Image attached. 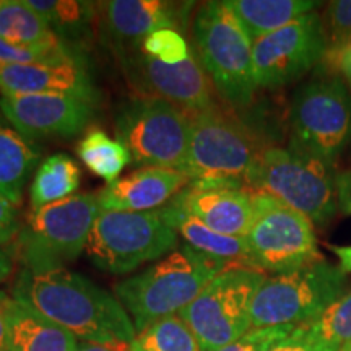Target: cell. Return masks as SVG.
Wrapping results in <instances>:
<instances>
[{
	"label": "cell",
	"mask_w": 351,
	"mask_h": 351,
	"mask_svg": "<svg viewBox=\"0 0 351 351\" xmlns=\"http://www.w3.org/2000/svg\"><path fill=\"white\" fill-rule=\"evenodd\" d=\"M189 3L163 0H112L104 3V26L112 44L130 49L158 29H178L187 21Z\"/></svg>",
	"instance_id": "18"
},
{
	"label": "cell",
	"mask_w": 351,
	"mask_h": 351,
	"mask_svg": "<svg viewBox=\"0 0 351 351\" xmlns=\"http://www.w3.org/2000/svg\"><path fill=\"white\" fill-rule=\"evenodd\" d=\"M0 38L21 47H59L62 44L25 0H0Z\"/></svg>",
	"instance_id": "25"
},
{
	"label": "cell",
	"mask_w": 351,
	"mask_h": 351,
	"mask_svg": "<svg viewBox=\"0 0 351 351\" xmlns=\"http://www.w3.org/2000/svg\"><path fill=\"white\" fill-rule=\"evenodd\" d=\"M80 187V169L65 153H56L38 166L29 187L32 210L46 207L75 195Z\"/></svg>",
	"instance_id": "24"
},
{
	"label": "cell",
	"mask_w": 351,
	"mask_h": 351,
	"mask_svg": "<svg viewBox=\"0 0 351 351\" xmlns=\"http://www.w3.org/2000/svg\"><path fill=\"white\" fill-rule=\"evenodd\" d=\"M39 158L38 148L13 129L0 112V194L15 207L21 204L23 189Z\"/></svg>",
	"instance_id": "22"
},
{
	"label": "cell",
	"mask_w": 351,
	"mask_h": 351,
	"mask_svg": "<svg viewBox=\"0 0 351 351\" xmlns=\"http://www.w3.org/2000/svg\"><path fill=\"white\" fill-rule=\"evenodd\" d=\"M346 274L326 258L267 276L254 298L252 328L304 326L314 322L345 295Z\"/></svg>",
	"instance_id": "6"
},
{
	"label": "cell",
	"mask_w": 351,
	"mask_h": 351,
	"mask_svg": "<svg viewBox=\"0 0 351 351\" xmlns=\"http://www.w3.org/2000/svg\"><path fill=\"white\" fill-rule=\"evenodd\" d=\"M13 271V257L12 254L0 247V283L5 282Z\"/></svg>",
	"instance_id": "39"
},
{
	"label": "cell",
	"mask_w": 351,
	"mask_h": 351,
	"mask_svg": "<svg viewBox=\"0 0 351 351\" xmlns=\"http://www.w3.org/2000/svg\"><path fill=\"white\" fill-rule=\"evenodd\" d=\"M138 46L143 54L168 65L182 62L194 52L178 29H158L148 34L142 43H138Z\"/></svg>",
	"instance_id": "30"
},
{
	"label": "cell",
	"mask_w": 351,
	"mask_h": 351,
	"mask_svg": "<svg viewBox=\"0 0 351 351\" xmlns=\"http://www.w3.org/2000/svg\"><path fill=\"white\" fill-rule=\"evenodd\" d=\"M298 326H278V327H263L251 328L239 340L226 345L218 351H267L271 346L288 339Z\"/></svg>",
	"instance_id": "32"
},
{
	"label": "cell",
	"mask_w": 351,
	"mask_h": 351,
	"mask_svg": "<svg viewBox=\"0 0 351 351\" xmlns=\"http://www.w3.org/2000/svg\"><path fill=\"white\" fill-rule=\"evenodd\" d=\"M101 213L98 195L75 194L32 210L16 236V256L23 269H64L86 249L95 219Z\"/></svg>",
	"instance_id": "7"
},
{
	"label": "cell",
	"mask_w": 351,
	"mask_h": 351,
	"mask_svg": "<svg viewBox=\"0 0 351 351\" xmlns=\"http://www.w3.org/2000/svg\"><path fill=\"white\" fill-rule=\"evenodd\" d=\"M117 140L143 168L182 171L191 138V114L161 98L138 96L116 119Z\"/></svg>",
	"instance_id": "11"
},
{
	"label": "cell",
	"mask_w": 351,
	"mask_h": 351,
	"mask_svg": "<svg viewBox=\"0 0 351 351\" xmlns=\"http://www.w3.org/2000/svg\"><path fill=\"white\" fill-rule=\"evenodd\" d=\"M327 33L317 12L306 13L252 44L257 88L276 90L296 82L324 59Z\"/></svg>",
	"instance_id": "13"
},
{
	"label": "cell",
	"mask_w": 351,
	"mask_h": 351,
	"mask_svg": "<svg viewBox=\"0 0 351 351\" xmlns=\"http://www.w3.org/2000/svg\"><path fill=\"white\" fill-rule=\"evenodd\" d=\"M247 186L274 195L317 225H326L340 210L332 166L291 147L262 150Z\"/></svg>",
	"instance_id": "5"
},
{
	"label": "cell",
	"mask_w": 351,
	"mask_h": 351,
	"mask_svg": "<svg viewBox=\"0 0 351 351\" xmlns=\"http://www.w3.org/2000/svg\"><path fill=\"white\" fill-rule=\"evenodd\" d=\"M77 152L83 165L108 184L119 179L122 171L130 163V153L124 145L99 129L88 130L78 143Z\"/></svg>",
	"instance_id": "26"
},
{
	"label": "cell",
	"mask_w": 351,
	"mask_h": 351,
	"mask_svg": "<svg viewBox=\"0 0 351 351\" xmlns=\"http://www.w3.org/2000/svg\"><path fill=\"white\" fill-rule=\"evenodd\" d=\"M26 5L32 7L47 26L57 33H65L73 36L86 28L91 20V3L72 2V0H25Z\"/></svg>",
	"instance_id": "29"
},
{
	"label": "cell",
	"mask_w": 351,
	"mask_h": 351,
	"mask_svg": "<svg viewBox=\"0 0 351 351\" xmlns=\"http://www.w3.org/2000/svg\"><path fill=\"white\" fill-rule=\"evenodd\" d=\"M333 62H335L337 69L340 70V73L343 75L346 83L350 85L351 91V43L346 44V46L341 47L339 51L330 52Z\"/></svg>",
	"instance_id": "37"
},
{
	"label": "cell",
	"mask_w": 351,
	"mask_h": 351,
	"mask_svg": "<svg viewBox=\"0 0 351 351\" xmlns=\"http://www.w3.org/2000/svg\"><path fill=\"white\" fill-rule=\"evenodd\" d=\"M252 44L267 34L314 12L320 2L313 0H226Z\"/></svg>",
	"instance_id": "23"
},
{
	"label": "cell",
	"mask_w": 351,
	"mask_h": 351,
	"mask_svg": "<svg viewBox=\"0 0 351 351\" xmlns=\"http://www.w3.org/2000/svg\"><path fill=\"white\" fill-rule=\"evenodd\" d=\"M289 147L328 166L351 145V91L340 77L314 78L296 90L289 108Z\"/></svg>",
	"instance_id": "8"
},
{
	"label": "cell",
	"mask_w": 351,
	"mask_h": 351,
	"mask_svg": "<svg viewBox=\"0 0 351 351\" xmlns=\"http://www.w3.org/2000/svg\"><path fill=\"white\" fill-rule=\"evenodd\" d=\"M340 351H351V343H348V345H345L343 348H341Z\"/></svg>",
	"instance_id": "42"
},
{
	"label": "cell",
	"mask_w": 351,
	"mask_h": 351,
	"mask_svg": "<svg viewBox=\"0 0 351 351\" xmlns=\"http://www.w3.org/2000/svg\"><path fill=\"white\" fill-rule=\"evenodd\" d=\"M12 298L85 341L127 345L137 335L116 296L65 267L46 271L21 269Z\"/></svg>",
	"instance_id": "1"
},
{
	"label": "cell",
	"mask_w": 351,
	"mask_h": 351,
	"mask_svg": "<svg viewBox=\"0 0 351 351\" xmlns=\"http://www.w3.org/2000/svg\"><path fill=\"white\" fill-rule=\"evenodd\" d=\"M178 247V232L158 210L101 212L86 243V256L99 270L125 275Z\"/></svg>",
	"instance_id": "10"
},
{
	"label": "cell",
	"mask_w": 351,
	"mask_h": 351,
	"mask_svg": "<svg viewBox=\"0 0 351 351\" xmlns=\"http://www.w3.org/2000/svg\"><path fill=\"white\" fill-rule=\"evenodd\" d=\"M261 152L251 132L213 103L191 112V138L182 173L191 184L244 187Z\"/></svg>",
	"instance_id": "3"
},
{
	"label": "cell",
	"mask_w": 351,
	"mask_h": 351,
	"mask_svg": "<svg viewBox=\"0 0 351 351\" xmlns=\"http://www.w3.org/2000/svg\"><path fill=\"white\" fill-rule=\"evenodd\" d=\"M127 351H200L199 341L179 314L160 319L137 332Z\"/></svg>",
	"instance_id": "27"
},
{
	"label": "cell",
	"mask_w": 351,
	"mask_h": 351,
	"mask_svg": "<svg viewBox=\"0 0 351 351\" xmlns=\"http://www.w3.org/2000/svg\"><path fill=\"white\" fill-rule=\"evenodd\" d=\"M330 249L339 257L340 269L345 274H351V245H330Z\"/></svg>",
	"instance_id": "38"
},
{
	"label": "cell",
	"mask_w": 351,
	"mask_h": 351,
	"mask_svg": "<svg viewBox=\"0 0 351 351\" xmlns=\"http://www.w3.org/2000/svg\"><path fill=\"white\" fill-rule=\"evenodd\" d=\"M267 275L249 267L223 270L182 309L200 351H218L251 330V309Z\"/></svg>",
	"instance_id": "9"
},
{
	"label": "cell",
	"mask_w": 351,
	"mask_h": 351,
	"mask_svg": "<svg viewBox=\"0 0 351 351\" xmlns=\"http://www.w3.org/2000/svg\"><path fill=\"white\" fill-rule=\"evenodd\" d=\"M0 351H10L8 348V328L2 309H0Z\"/></svg>",
	"instance_id": "41"
},
{
	"label": "cell",
	"mask_w": 351,
	"mask_h": 351,
	"mask_svg": "<svg viewBox=\"0 0 351 351\" xmlns=\"http://www.w3.org/2000/svg\"><path fill=\"white\" fill-rule=\"evenodd\" d=\"M306 339L327 351H340L351 343V291L345 293L319 315L302 326Z\"/></svg>",
	"instance_id": "28"
},
{
	"label": "cell",
	"mask_w": 351,
	"mask_h": 351,
	"mask_svg": "<svg viewBox=\"0 0 351 351\" xmlns=\"http://www.w3.org/2000/svg\"><path fill=\"white\" fill-rule=\"evenodd\" d=\"M21 230L19 210L0 194V247L16 239Z\"/></svg>",
	"instance_id": "34"
},
{
	"label": "cell",
	"mask_w": 351,
	"mask_h": 351,
	"mask_svg": "<svg viewBox=\"0 0 351 351\" xmlns=\"http://www.w3.org/2000/svg\"><path fill=\"white\" fill-rule=\"evenodd\" d=\"M125 75L140 96L161 98L176 104L189 114L212 106L210 78L197 51L182 62L168 65L143 54L140 46L121 51Z\"/></svg>",
	"instance_id": "14"
},
{
	"label": "cell",
	"mask_w": 351,
	"mask_h": 351,
	"mask_svg": "<svg viewBox=\"0 0 351 351\" xmlns=\"http://www.w3.org/2000/svg\"><path fill=\"white\" fill-rule=\"evenodd\" d=\"M254 219L245 241L252 269L278 275L322 258L314 223L265 192H252Z\"/></svg>",
	"instance_id": "12"
},
{
	"label": "cell",
	"mask_w": 351,
	"mask_h": 351,
	"mask_svg": "<svg viewBox=\"0 0 351 351\" xmlns=\"http://www.w3.org/2000/svg\"><path fill=\"white\" fill-rule=\"evenodd\" d=\"M191 181L182 171L142 168L106 184L98 194L101 212H153L178 195Z\"/></svg>",
	"instance_id": "19"
},
{
	"label": "cell",
	"mask_w": 351,
	"mask_h": 351,
	"mask_svg": "<svg viewBox=\"0 0 351 351\" xmlns=\"http://www.w3.org/2000/svg\"><path fill=\"white\" fill-rule=\"evenodd\" d=\"M226 269H231L230 263L182 244L148 269L122 280L114 287V293L140 332L186 309Z\"/></svg>",
	"instance_id": "2"
},
{
	"label": "cell",
	"mask_w": 351,
	"mask_h": 351,
	"mask_svg": "<svg viewBox=\"0 0 351 351\" xmlns=\"http://www.w3.org/2000/svg\"><path fill=\"white\" fill-rule=\"evenodd\" d=\"M77 351H127L125 345H104L93 343V341H83L78 343Z\"/></svg>",
	"instance_id": "40"
},
{
	"label": "cell",
	"mask_w": 351,
	"mask_h": 351,
	"mask_svg": "<svg viewBox=\"0 0 351 351\" xmlns=\"http://www.w3.org/2000/svg\"><path fill=\"white\" fill-rule=\"evenodd\" d=\"M171 200L219 234L245 238L251 230L252 192L243 187L189 184Z\"/></svg>",
	"instance_id": "16"
},
{
	"label": "cell",
	"mask_w": 351,
	"mask_h": 351,
	"mask_svg": "<svg viewBox=\"0 0 351 351\" xmlns=\"http://www.w3.org/2000/svg\"><path fill=\"white\" fill-rule=\"evenodd\" d=\"M77 60L67 47H21L0 38V64H36Z\"/></svg>",
	"instance_id": "31"
},
{
	"label": "cell",
	"mask_w": 351,
	"mask_h": 351,
	"mask_svg": "<svg viewBox=\"0 0 351 351\" xmlns=\"http://www.w3.org/2000/svg\"><path fill=\"white\" fill-rule=\"evenodd\" d=\"M337 192H339V208L351 215V169L337 174Z\"/></svg>",
	"instance_id": "36"
},
{
	"label": "cell",
	"mask_w": 351,
	"mask_h": 351,
	"mask_svg": "<svg viewBox=\"0 0 351 351\" xmlns=\"http://www.w3.org/2000/svg\"><path fill=\"white\" fill-rule=\"evenodd\" d=\"M328 47L339 51L351 43V0H337L327 7Z\"/></svg>",
	"instance_id": "33"
},
{
	"label": "cell",
	"mask_w": 351,
	"mask_h": 351,
	"mask_svg": "<svg viewBox=\"0 0 351 351\" xmlns=\"http://www.w3.org/2000/svg\"><path fill=\"white\" fill-rule=\"evenodd\" d=\"M0 112L26 140L73 137L93 117L88 101L64 95L0 96Z\"/></svg>",
	"instance_id": "15"
},
{
	"label": "cell",
	"mask_w": 351,
	"mask_h": 351,
	"mask_svg": "<svg viewBox=\"0 0 351 351\" xmlns=\"http://www.w3.org/2000/svg\"><path fill=\"white\" fill-rule=\"evenodd\" d=\"M2 96L64 95L93 104L95 86L78 60L0 64Z\"/></svg>",
	"instance_id": "17"
},
{
	"label": "cell",
	"mask_w": 351,
	"mask_h": 351,
	"mask_svg": "<svg viewBox=\"0 0 351 351\" xmlns=\"http://www.w3.org/2000/svg\"><path fill=\"white\" fill-rule=\"evenodd\" d=\"M267 351H327L319 348L317 345H314L313 341L307 340L304 332H302V326H298L296 330L285 339L280 343H276Z\"/></svg>",
	"instance_id": "35"
},
{
	"label": "cell",
	"mask_w": 351,
	"mask_h": 351,
	"mask_svg": "<svg viewBox=\"0 0 351 351\" xmlns=\"http://www.w3.org/2000/svg\"><path fill=\"white\" fill-rule=\"evenodd\" d=\"M158 212L179 236H182L186 244L194 247L195 251L230 263L231 267L252 269L249 263V245L245 238L225 236L210 230L199 219L189 215L186 210L178 207L173 200L158 208Z\"/></svg>",
	"instance_id": "21"
},
{
	"label": "cell",
	"mask_w": 351,
	"mask_h": 351,
	"mask_svg": "<svg viewBox=\"0 0 351 351\" xmlns=\"http://www.w3.org/2000/svg\"><path fill=\"white\" fill-rule=\"evenodd\" d=\"M0 309L7 322L10 351H77V337L32 306L0 291Z\"/></svg>",
	"instance_id": "20"
},
{
	"label": "cell",
	"mask_w": 351,
	"mask_h": 351,
	"mask_svg": "<svg viewBox=\"0 0 351 351\" xmlns=\"http://www.w3.org/2000/svg\"><path fill=\"white\" fill-rule=\"evenodd\" d=\"M192 34L197 56L223 99L236 108L251 104L257 90L252 41L228 2L204 3Z\"/></svg>",
	"instance_id": "4"
}]
</instances>
